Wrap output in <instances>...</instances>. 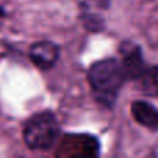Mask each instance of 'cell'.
Returning <instances> with one entry per match:
<instances>
[{"mask_svg":"<svg viewBox=\"0 0 158 158\" xmlns=\"http://www.w3.org/2000/svg\"><path fill=\"white\" fill-rule=\"evenodd\" d=\"M63 132L54 112L44 110L32 114L24 122L22 137L28 148L49 151L58 144Z\"/></svg>","mask_w":158,"mask_h":158,"instance_id":"cell-2","label":"cell"},{"mask_svg":"<svg viewBox=\"0 0 158 158\" xmlns=\"http://www.w3.org/2000/svg\"><path fill=\"white\" fill-rule=\"evenodd\" d=\"M139 81L142 82L146 93L158 98V65H148Z\"/></svg>","mask_w":158,"mask_h":158,"instance_id":"cell-7","label":"cell"},{"mask_svg":"<svg viewBox=\"0 0 158 158\" xmlns=\"http://www.w3.org/2000/svg\"><path fill=\"white\" fill-rule=\"evenodd\" d=\"M131 112L139 125L151 132H158V110L151 103L144 100L133 101L131 104Z\"/></svg>","mask_w":158,"mask_h":158,"instance_id":"cell-6","label":"cell"},{"mask_svg":"<svg viewBox=\"0 0 158 158\" xmlns=\"http://www.w3.org/2000/svg\"><path fill=\"white\" fill-rule=\"evenodd\" d=\"M0 17H6V11H4V8L0 6Z\"/></svg>","mask_w":158,"mask_h":158,"instance_id":"cell-8","label":"cell"},{"mask_svg":"<svg viewBox=\"0 0 158 158\" xmlns=\"http://www.w3.org/2000/svg\"><path fill=\"white\" fill-rule=\"evenodd\" d=\"M119 58L122 60L131 81H139L148 67V64L143 58V52L140 49V46L133 43V42L121 43Z\"/></svg>","mask_w":158,"mask_h":158,"instance_id":"cell-4","label":"cell"},{"mask_svg":"<svg viewBox=\"0 0 158 158\" xmlns=\"http://www.w3.org/2000/svg\"><path fill=\"white\" fill-rule=\"evenodd\" d=\"M60 58V46L52 40H39L29 47V60L42 71H49Z\"/></svg>","mask_w":158,"mask_h":158,"instance_id":"cell-5","label":"cell"},{"mask_svg":"<svg viewBox=\"0 0 158 158\" xmlns=\"http://www.w3.org/2000/svg\"><path fill=\"white\" fill-rule=\"evenodd\" d=\"M87 81L94 100L104 108L111 110L121 89L131 78L119 57H107L94 61L89 67Z\"/></svg>","mask_w":158,"mask_h":158,"instance_id":"cell-1","label":"cell"},{"mask_svg":"<svg viewBox=\"0 0 158 158\" xmlns=\"http://www.w3.org/2000/svg\"><path fill=\"white\" fill-rule=\"evenodd\" d=\"M58 156L68 157H97L100 142L93 135H65L58 142Z\"/></svg>","mask_w":158,"mask_h":158,"instance_id":"cell-3","label":"cell"}]
</instances>
